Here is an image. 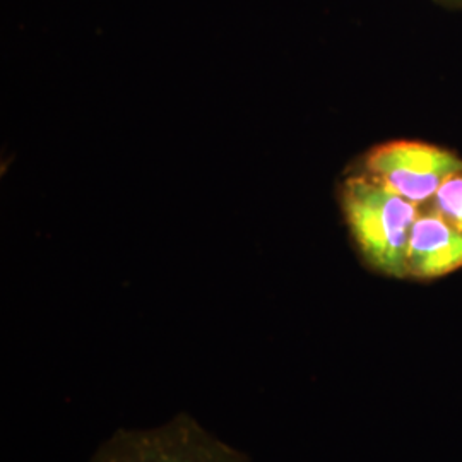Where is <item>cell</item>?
I'll list each match as a JSON object with an SVG mask.
<instances>
[{"instance_id":"cell-1","label":"cell","mask_w":462,"mask_h":462,"mask_svg":"<svg viewBox=\"0 0 462 462\" xmlns=\"http://www.w3.org/2000/svg\"><path fill=\"white\" fill-rule=\"evenodd\" d=\"M341 206L365 264L389 278H408V247L420 208L368 173L343 183Z\"/></svg>"},{"instance_id":"cell-2","label":"cell","mask_w":462,"mask_h":462,"mask_svg":"<svg viewBox=\"0 0 462 462\" xmlns=\"http://www.w3.org/2000/svg\"><path fill=\"white\" fill-rule=\"evenodd\" d=\"M89 462H250L185 411L152 429L114 431Z\"/></svg>"},{"instance_id":"cell-3","label":"cell","mask_w":462,"mask_h":462,"mask_svg":"<svg viewBox=\"0 0 462 462\" xmlns=\"http://www.w3.org/2000/svg\"><path fill=\"white\" fill-rule=\"evenodd\" d=\"M462 160L448 149L418 141H393L372 149L365 173L416 206L435 198L442 183L459 173Z\"/></svg>"},{"instance_id":"cell-4","label":"cell","mask_w":462,"mask_h":462,"mask_svg":"<svg viewBox=\"0 0 462 462\" xmlns=\"http://www.w3.org/2000/svg\"><path fill=\"white\" fill-rule=\"evenodd\" d=\"M462 267V230L435 206L420 208L408 247V278L430 281Z\"/></svg>"},{"instance_id":"cell-5","label":"cell","mask_w":462,"mask_h":462,"mask_svg":"<svg viewBox=\"0 0 462 462\" xmlns=\"http://www.w3.org/2000/svg\"><path fill=\"white\" fill-rule=\"evenodd\" d=\"M433 206L462 230V170L442 183L433 198Z\"/></svg>"},{"instance_id":"cell-6","label":"cell","mask_w":462,"mask_h":462,"mask_svg":"<svg viewBox=\"0 0 462 462\" xmlns=\"http://www.w3.org/2000/svg\"><path fill=\"white\" fill-rule=\"evenodd\" d=\"M435 2L447 9H462V0H435Z\"/></svg>"}]
</instances>
